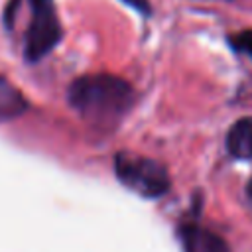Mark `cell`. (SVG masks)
<instances>
[{
	"mask_svg": "<svg viewBox=\"0 0 252 252\" xmlns=\"http://www.w3.org/2000/svg\"><path fill=\"white\" fill-rule=\"evenodd\" d=\"M69 104L91 124L116 126L136 102L132 85L116 75H85L71 83L67 91Z\"/></svg>",
	"mask_w": 252,
	"mask_h": 252,
	"instance_id": "obj_1",
	"label": "cell"
},
{
	"mask_svg": "<svg viewBox=\"0 0 252 252\" xmlns=\"http://www.w3.org/2000/svg\"><path fill=\"white\" fill-rule=\"evenodd\" d=\"M114 173L126 189H130L146 199H158V197L165 195L171 185L167 169L159 161H156L148 156L134 154V152H118L116 154Z\"/></svg>",
	"mask_w": 252,
	"mask_h": 252,
	"instance_id": "obj_2",
	"label": "cell"
},
{
	"mask_svg": "<svg viewBox=\"0 0 252 252\" xmlns=\"http://www.w3.org/2000/svg\"><path fill=\"white\" fill-rule=\"evenodd\" d=\"M33 16L26 32V43H24V55L28 61L35 63L43 59L61 39V24L57 20V14L53 10L51 2L32 4Z\"/></svg>",
	"mask_w": 252,
	"mask_h": 252,
	"instance_id": "obj_3",
	"label": "cell"
},
{
	"mask_svg": "<svg viewBox=\"0 0 252 252\" xmlns=\"http://www.w3.org/2000/svg\"><path fill=\"white\" fill-rule=\"evenodd\" d=\"M177 240L183 252H228L226 242L197 222H183L177 226Z\"/></svg>",
	"mask_w": 252,
	"mask_h": 252,
	"instance_id": "obj_4",
	"label": "cell"
},
{
	"mask_svg": "<svg viewBox=\"0 0 252 252\" xmlns=\"http://www.w3.org/2000/svg\"><path fill=\"white\" fill-rule=\"evenodd\" d=\"M226 150L236 159H252V116H244L230 126Z\"/></svg>",
	"mask_w": 252,
	"mask_h": 252,
	"instance_id": "obj_5",
	"label": "cell"
},
{
	"mask_svg": "<svg viewBox=\"0 0 252 252\" xmlns=\"http://www.w3.org/2000/svg\"><path fill=\"white\" fill-rule=\"evenodd\" d=\"M28 110V100L18 87L0 77V124L22 116Z\"/></svg>",
	"mask_w": 252,
	"mask_h": 252,
	"instance_id": "obj_6",
	"label": "cell"
},
{
	"mask_svg": "<svg viewBox=\"0 0 252 252\" xmlns=\"http://www.w3.org/2000/svg\"><path fill=\"white\" fill-rule=\"evenodd\" d=\"M228 39H230V45H232L236 51L246 53L248 57H252V30L238 32V33L230 35Z\"/></svg>",
	"mask_w": 252,
	"mask_h": 252,
	"instance_id": "obj_7",
	"label": "cell"
},
{
	"mask_svg": "<svg viewBox=\"0 0 252 252\" xmlns=\"http://www.w3.org/2000/svg\"><path fill=\"white\" fill-rule=\"evenodd\" d=\"M41 2H51V0H32V4H41ZM122 2H126L128 6H132L134 10H138V12H142V14H150V4H148V0H122Z\"/></svg>",
	"mask_w": 252,
	"mask_h": 252,
	"instance_id": "obj_8",
	"label": "cell"
},
{
	"mask_svg": "<svg viewBox=\"0 0 252 252\" xmlns=\"http://www.w3.org/2000/svg\"><path fill=\"white\" fill-rule=\"evenodd\" d=\"M246 197H248V201H250V205H252V179H250L248 185H246Z\"/></svg>",
	"mask_w": 252,
	"mask_h": 252,
	"instance_id": "obj_9",
	"label": "cell"
}]
</instances>
